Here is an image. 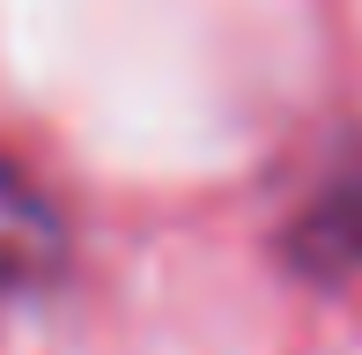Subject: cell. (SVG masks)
<instances>
[{
	"instance_id": "7a4b0ae2",
	"label": "cell",
	"mask_w": 362,
	"mask_h": 355,
	"mask_svg": "<svg viewBox=\"0 0 362 355\" xmlns=\"http://www.w3.org/2000/svg\"><path fill=\"white\" fill-rule=\"evenodd\" d=\"M67 267V222L37 178L0 156V296H30Z\"/></svg>"
},
{
	"instance_id": "6da1fadb",
	"label": "cell",
	"mask_w": 362,
	"mask_h": 355,
	"mask_svg": "<svg viewBox=\"0 0 362 355\" xmlns=\"http://www.w3.org/2000/svg\"><path fill=\"white\" fill-rule=\"evenodd\" d=\"M288 267L303 281H348L362 267V141H348L333 170L303 192L288 222Z\"/></svg>"
}]
</instances>
